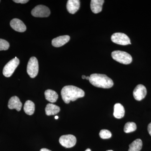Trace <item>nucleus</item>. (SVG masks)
Instances as JSON below:
<instances>
[{
    "label": "nucleus",
    "mask_w": 151,
    "mask_h": 151,
    "mask_svg": "<svg viewBox=\"0 0 151 151\" xmlns=\"http://www.w3.org/2000/svg\"><path fill=\"white\" fill-rule=\"evenodd\" d=\"M61 95L63 101L66 104H68L70 101H74L78 98L84 97L85 93L82 89L78 87L68 85L63 88Z\"/></svg>",
    "instance_id": "1"
},
{
    "label": "nucleus",
    "mask_w": 151,
    "mask_h": 151,
    "mask_svg": "<svg viewBox=\"0 0 151 151\" xmlns=\"http://www.w3.org/2000/svg\"><path fill=\"white\" fill-rule=\"evenodd\" d=\"M89 82L93 86L99 88L109 89L113 85L112 79L105 74L93 73L89 76Z\"/></svg>",
    "instance_id": "2"
},
{
    "label": "nucleus",
    "mask_w": 151,
    "mask_h": 151,
    "mask_svg": "<svg viewBox=\"0 0 151 151\" xmlns=\"http://www.w3.org/2000/svg\"><path fill=\"white\" fill-rule=\"evenodd\" d=\"M111 56L114 60L122 64H130L132 61V56L126 52L116 50L111 53Z\"/></svg>",
    "instance_id": "3"
},
{
    "label": "nucleus",
    "mask_w": 151,
    "mask_h": 151,
    "mask_svg": "<svg viewBox=\"0 0 151 151\" xmlns=\"http://www.w3.org/2000/svg\"><path fill=\"white\" fill-rule=\"evenodd\" d=\"M19 64V60L17 57L11 60L4 68L3 73L5 77H9L12 75L14 71Z\"/></svg>",
    "instance_id": "4"
},
{
    "label": "nucleus",
    "mask_w": 151,
    "mask_h": 151,
    "mask_svg": "<svg viewBox=\"0 0 151 151\" xmlns=\"http://www.w3.org/2000/svg\"><path fill=\"white\" fill-rule=\"evenodd\" d=\"M39 71L38 62L36 58L32 57L29 60L27 66V72L30 77L35 78Z\"/></svg>",
    "instance_id": "5"
},
{
    "label": "nucleus",
    "mask_w": 151,
    "mask_h": 151,
    "mask_svg": "<svg viewBox=\"0 0 151 151\" xmlns=\"http://www.w3.org/2000/svg\"><path fill=\"white\" fill-rule=\"evenodd\" d=\"M111 40L114 43L122 45L131 44L129 37L123 33L117 32L113 34L111 37Z\"/></svg>",
    "instance_id": "6"
},
{
    "label": "nucleus",
    "mask_w": 151,
    "mask_h": 151,
    "mask_svg": "<svg viewBox=\"0 0 151 151\" xmlns=\"http://www.w3.org/2000/svg\"><path fill=\"white\" fill-rule=\"evenodd\" d=\"M31 14L33 16L36 17H47L50 15V11L47 7L40 5L33 9Z\"/></svg>",
    "instance_id": "7"
},
{
    "label": "nucleus",
    "mask_w": 151,
    "mask_h": 151,
    "mask_svg": "<svg viewBox=\"0 0 151 151\" xmlns=\"http://www.w3.org/2000/svg\"><path fill=\"white\" fill-rule=\"evenodd\" d=\"M59 142L63 147L69 148L75 145L76 139L75 136L73 135H63L60 138Z\"/></svg>",
    "instance_id": "8"
},
{
    "label": "nucleus",
    "mask_w": 151,
    "mask_h": 151,
    "mask_svg": "<svg viewBox=\"0 0 151 151\" xmlns=\"http://www.w3.org/2000/svg\"><path fill=\"white\" fill-rule=\"evenodd\" d=\"M147 90L145 86L142 84H139L133 91V96L135 100L141 101L145 97Z\"/></svg>",
    "instance_id": "9"
},
{
    "label": "nucleus",
    "mask_w": 151,
    "mask_h": 151,
    "mask_svg": "<svg viewBox=\"0 0 151 151\" xmlns=\"http://www.w3.org/2000/svg\"><path fill=\"white\" fill-rule=\"evenodd\" d=\"M10 26L14 30L20 32H24L26 30L27 27L23 22L18 19H14L11 20Z\"/></svg>",
    "instance_id": "10"
},
{
    "label": "nucleus",
    "mask_w": 151,
    "mask_h": 151,
    "mask_svg": "<svg viewBox=\"0 0 151 151\" xmlns=\"http://www.w3.org/2000/svg\"><path fill=\"white\" fill-rule=\"evenodd\" d=\"M80 6V1L79 0H68L66 8L69 13L74 14L79 9Z\"/></svg>",
    "instance_id": "11"
},
{
    "label": "nucleus",
    "mask_w": 151,
    "mask_h": 151,
    "mask_svg": "<svg viewBox=\"0 0 151 151\" xmlns=\"http://www.w3.org/2000/svg\"><path fill=\"white\" fill-rule=\"evenodd\" d=\"M22 104L18 97L13 96L9 99L8 103V108L10 109H16L17 111H19L21 110Z\"/></svg>",
    "instance_id": "12"
},
{
    "label": "nucleus",
    "mask_w": 151,
    "mask_h": 151,
    "mask_svg": "<svg viewBox=\"0 0 151 151\" xmlns=\"http://www.w3.org/2000/svg\"><path fill=\"white\" fill-rule=\"evenodd\" d=\"M70 39L68 35L60 36L53 39L52 41V44L55 47H60L67 43Z\"/></svg>",
    "instance_id": "13"
},
{
    "label": "nucleus",
    "mask_w": 151,
    "mask_h": 151,
    "mask_svg": "<svg viewBox=\"0 0 151 151\" xmlns=\"http://www.w3.org/2000/svg\"><path fill=\"white\" fill-rule=\"evenodd\" d=\"M104 2L105 1L103 0H92L90 4V7L93 13L97 14L101 12Z\"/></svg>",
    "instance_id": "14"
},
{
    "label": "nucleus",
    "mask_w": 151,
    "mask_h": 151,
    "mask_svg": "<svg viewBox=\"0 0 151 151\" xmlns=\"http://www.w3.org/2000/svg\"><path fill=\"white\" fill-rule=\"evenodd\" d=\"M125 115V109L124 106L120 103H116L114 105L113 115L116 119H121Z\"/></svg>",
    "instance_id": "15"
},
{
    "label": "nucleus",
    "mask_w": 151,
    "mask_h": 151,
    "mask_svg": "<svg viewBox=\"0 0 151 151\" xmlns=\"http://www.w3.org/2000/svg\"><path fill=\"white\" fill-rule=\"evenodd\" d=\"M60 110L59 107L52 103L47 104L45 108V113L48 116L56 115L59 113Z\"/></svg>",
    "instance_id": "16"
},
{
    "label": "nucleus",
    "mask_w": 151,
    "mask_h": 151,
    "mask_svg": "<svg viewBox=\"0 0 151 151\" xmlns=\"http://www.w3.org/2000/svg\"><path fill=\"white\" fill-rule=\"evenodd\" d=\"M45 99L52 103H55L58 99V94L54 90L47 89L45 92Z\"/></svg>",
    "instance_id": "17"
},
{
    "label": "nucleus",
    "mask_w": 151,
    "mask_h": 151,
    "mask_svg": "<svg viewBox=\"0 0 151 151\" xmlns=\"http://www.w3.org/2000/svg\"><path fill=\"white\" fill-rule=\"evenodd\" d=\"M24 110L25 113L28 115H32L35 110V105L34 103L31 100H27L25 103Z\"/></svg>",
    "instance_id": "18"
},
{
    "label": "nucleus",
    "mask_w": 151,
    "mask_h": 151,
    "mask_svg": "<svg viewBox=\"0 0 151 151\" xmlns=\"http://www.w3.org/2000/svg\"><path fill=\"white\" fill-rule=\"evenodd\" d=\"M128 151H140L142 147V142L140 139H137L129 146Z\"/></svg>",
    "instance_id": "19"
},
{
    "label": "nucleus",
    "mask_w": 151,
    "mask_h": 151,
    "mask_svg": "<svg viewBox=\"0 0 151 151\" xmlns=\"http://www.w3.org/2000/svg\"><path fill=\"white\" fill-rule=\"evenodd\" d=\"M137 125L134 122H127L124 127V132L126 133L134 132L137 129Z\"/></svg>",
    "instance_id": "20"
},
{
    "label": "nucleus",
    "mask_w": 151,
    "mask_h": 151,
    "mask_svg": "<svg viewBox=\"0 0 151 151\" xmlns=\"http://www.w3.org/2000/svg\"><path fill=\"white\" fill-rule=\"evenodd\" d=\"M100 137L103 139H108L112 137V134L109 130L103 129L99 133Z\"/></svg>",
    "instance_id": "21"
},
{
    "label": "nucleus",
    "mask_w": 151,
    "mask_h": 151,
    "mask_svg": "<svg viewBox=\"0 0 151 151\" xmlns=\"http://www.w3.org/2000/svg\"><path fill=\"white\" fill-rule=\"evenodd\" d=\"M9 46V44L6 40L0 39V51L7 50Z\"/></svg>",
    "instance_id": "22"
},
{
    "label": "nucleus",
    "mask_w": 151,
    "mask_h": 151,
    "mask_svg": "<svg viewBox=\"0 0 151 151\" xmlns=\"http://www.w3.org/2000/svg\"><path fill=\"white\" fill-rule=\"evenodd\" d=\"M14 2L16 3H20V4H26L29 1L28 0H14Z\"/></svg>",
    "instance_id": "23"
},
{
    "label": "nucleus",
    "mask_w": 151,
    "mask_h": 151,
    "mask_svg": "<svg viewBox=\"0 0 151 151\" xmlns=\"http://www.w3.org/2000/svg\"><path fill=\"white\" fill-rule=\"evenodd\" d=\"M148 132L149 134L151 136V122L149 124L148 126Z\"/></svg>",
    "instance_id": "24"
},
{
    "label": "nucleus",
    "mask_w": 151,
    "mask_h": 151,
    "mask_svg": "<svg viewBox=\"0 0 151 151\" xmlns=\"http://www.w3.org/2000/svg\"><path fill=\"white\" fill-rule=\"evenodd\" d=\"M40 151H52L50 150H49L48 149L46 148H42L41 149Z\"/></svg>",
    "instance_id": "25"
},
{
    "label": "nucleus",
    "mask_w": 151,
    "mask_h": 151,
    "mask_svg": "<svg viewBox=\"0 0 151 151\" xmlns=\"http://www.w3.org/2000/svg\"><path fill=\"white\" fill-rule=\"evenodd\" d=\"M86 76L83 75L82 76V78L83 79H86Z\"/></svg>",
    "instance_id": "26"
},
{
    "label": "nucleus",
    "mask_w": 151,
    "mask_h": 151,
    "mask_svg": "<svg viewBox=\"0 0 151 151\" xmlns=\"http://www.w3.org/2000/svg\"><path fill=\"white\" fill-rule=\"evenodd\" d=\"M89 76H86V79L89 80Z\"/></svg>",
    "instance_id": "27"
},
{
    "label": "nucleus",
    "mask_w": 151,
    "mask_h": 151,
    "mask_svg": "<svg viewBox=\"0 0 151 151\" xmlns=\"http://www.w3.org/2000/svg\"><path fill=\"white\" fill-rule=\"evenodd\" d=\"M85 151H91V150H90V149H86V150H85Z\"/></svg>",
    "instance_id": "28"
},
{
    "label": "nucleus",
    "mask_w": 151,
    "mask_h": 151,
    "mask_svg": "<svg viewBox=\"0 0 151 151\" xmlns=\"http://www.w3.org/2000/svg\"><path fill=\"white\" fill-rule=\"evenodd\" d=\"M55 119H58V116H55Z\"/></svg>",
    "instance_id": "29"
},
{
    "label": "nucleus",
    "mask_w": 151,
    "mask_h": 151,
    "mask_svg": "<svg viewBox=\"0 0 151 151\" xmlns=\"http://www.w3.org/2000/svg\"><path fill=\"white\" fill-rule=\"evenodd\" d=\"M113 151L112 150H108V151Z\"/></svg>",
    "instance_id": "30"
},
{
    "label": "nucleus",
    "mask_w": 151,
    "mask_h": 151,
    "mask_svg": "<svg viewBox=\"0 0 151 151\" xmlns=\"http://www.w3.org/2000/svg\"><path fill=\"white\" fill-rule=\"evenodd\" d=\"M0 2H1V1H0Z\"/></svg>",
    "instance_id": "31"
}]
</instances>
